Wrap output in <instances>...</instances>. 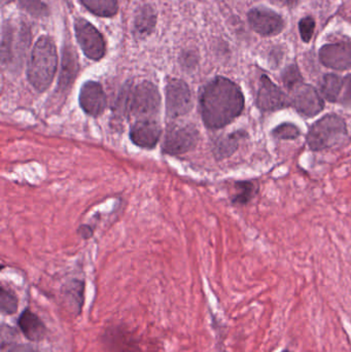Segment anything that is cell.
Masks as SVG:
<instances>
[{
    "instance_id": "cell-28",
    "label": "cell",
    "mask_w": 351,
    "mask_h": 352,
    "mask_svg": "<svg viewBox=\"0 0 351 352\" xmlns=\"http://www.w3.org/2000/svg\"><path fill=\"white\" fill-rule=\"evenodd\" d=\"M20 2L27 12L34 16H41L47 14V6L43 0H20Z\"/></svg>"
},
{
    "instance_id": "cell-24",
    "label": "cell",
    "mask_w": 351,
    "mask_h": 352,
    "mask_svg": "<svg viewBox=\"0 0 351 352\" xmlns=\"http://www.w3.org/2000/svg\"><path fill=\"white\" fill-rule=\"evenodd\" d=\"M18 298L10 289L2 287L0 289V310L2 314L12 316L18 310Z\"/></svg>"
},
{
    "instance_id": "cell-31",
    "label": "cell",
    "mask_w": 351,
    "mask_h": 352,
    "mask_svg": "<svg viewBox=\"0 0 351 352\" xmlns=\"http://www.w3.org/2000/svg\"><path fill=\"white\" fill-rule=\"evenodd\" d=\"M282 352H292V351H282Z\"/></svg>"
},
{
    "instance_id": "cell-20",
    "label": "cell",
    "mask_w": 351,
    "mask_h": 352,
    "mask_svg": "<svg viewBox=\"0 0 351 352\" xmlns=\"http://www.w3.org/2000/svg\"><path fill=\"white\" fill-rule=\"evenodd\" d=\"M96 16H113L117 12V0H80Z\"/></svg>"
},
{
    "instance_id": "cell-10",
    "label": "cell",
    "mask_w": 351,
    "mask_h": 352,
    "mask_svg": "<svg viewBox=\"0 0 351 352\" xmlns=\"http://www.w3.org/2000/svg\"><path fill=\"white\" fill-rule=\"evenodd\" d=\"M249 25L262 36L280 34L284 28V21L280 14L266 8H256L247 14Z\"/></svg>"
},
{
    "instance_id": "cell-23",
    "label": "cell",
    "mask_w": 351,
    "mask_h": 352,
    "mask_svg": "<svg viewBox=\"0 0 351 352\" xmlns=\"http://www.w3.org/2000/svg\"><path fill=\"white\" fill-rule=\"evenodd\" d=\"M82 295H84V285H82V283L74 281L70 287L66 289V298L71 305L72 309L78 314H80L82 302H84Z\"/></svg>"
},
{
    "instance_id": "cell-18",
    "label": "cell",
    "mask_w": 351,
    "mask_h": 352,
    "mask_svg": "<svg viewBox=\"0 0 351 352\" xmlns=\"http://www.w3.org/2000/svg\"><path fill=\"white\" fill-rule=\"evenodd\" d=\"M78 72V60L76 54L69 49L64 50L63 61H62L61 74H60L59 86L66 89L70 86Z\"/></svg>"
},
{
    "instance_id": "cell-7",
    "label": "cell",
    "mask_w": 351,
    "mask_h": 352,
    "mask_svg": "<svg viewBox=\"0 0 351 352\" xmlns=\"http://www.w3.org/2000/svg\"><path fill=\"white\" fill-rule=\"evenodd\" d=\"M74 28L78 45L84 55L95 61L100 60L105 54V43L101 33L84 19L76 20Z\"/></svg>"
},
{
    "instance_id": "cell-5",
    "label": "cell",
    "mask_w": 351,
    "mask_h": 352,
    "mask_svg": "<svg viewBox=\"0 0 351 352\" xmlns=\"http://www.w3.org/2000/svg\"><path fill=\"white\" fill-rule=\"evenodd\" d=\"M198 138L199 133L193 125L177 124L170 126L165 135L163 151L173 156L185 154L195 148Z\"/></svg>"
},
{
    "instance_id": "cell-26",
    "label": "cell",
    "mask_w": 351,
    "mask_h": 352,
    "mask_svg": "<svg viewBox=\"0 0 351 352\" xmlns=\"http://www.w3.org/2000/svg\"><path fill=\"white\" fill-rule=\"evenodd\" d=\"M282 80L288 91L303 82L302 76L296 65H291L290 67L284 70V74H282Z\"/></svg>"
},
{
    "instance_id": "cell-15",
    "label": "cell",
    "mask_w": 351,
    "mask_h": 352,
    "mask_svg": "<svg viewBox=\"0 0 351 352\" xmlns=\"http://www.w3.org/2000/svg\"><path fill=\"white\" fill-rule=\"evenodd\" d=\"M19 328L28 340L41 341L47 335V328L41 322V318L33 314L31 310L26 309L21 314L18 320Z\"/></svg>"
},
{
    "instance_id": "cell-30",
    "label": "cell",
    "mask_w": 351,
    "mask_h": 352,
    "mask_svg": "<svg viewBox=\"0 0 351 352\" xmlns=\"http://www.w3.org/2000/svg\"><path fill=\"white\" fill-rule=\"evenodd\" d=\"M280 1L284 2V3H294V1H296V0H280Z\"/></svg>"
},
{
    "instance_id": "cell-2",
    "label": "cell",
    "mask_w": 351,
    "mask_h": 352,
    "mask_svg": "<svg viewBox=\"0 0 351 352\" xmlns=\"http://www.w3.org/2000/svg\"><path fill=\"white\" fill-rule=\"evenodd\" d=\"M161 96L158 88L150 82H142L137 86L128 82L124 86L117 100V111L124 116H132L140 120H154L160 111Z\"/></svg>"
},
{
    "instance_id": "cell-6",
    "label": "cell",
    "mask_w": 351,
    "mask_h": 352,
    "mask_svg": "<svg viewBox=\"0 0 351 352\" xmlns=\"http://www.w3.org/2000/svg\"><path fill=\"white\" fill-rule=\"evenodd\" d=\"M290 92L292 94L290 96L292 107L302 117H317L325 107V103L321 95L317 92V89L310 85L301 82Z\"/></svg>"
},
{
    "instance_id": "cell-9",
    "label": "cell",
    "mask_w": 351,
    "mask_h": 352,
    "mask_svg": "<svg viewBox=\"0 0 351 352\" xmlns=\"http://www.w3.org/2000/svg\"><path fill=\"white\" fill-rule=\"evenodd\" d=\"M257 105L263 111H276L292 107V103L290 96L276 86L268 76H263L258 90Z\"/></svg>"
},
{
    "instance_id": "cell-21",
    "label": "cell",
    "mask_w": 351,
    "mask_h": 352,
    "mask_svg": "<svg viewBox=\"0 0 351 352\" xmlns=\"http://www.w3.org/2000/svg\"><path fill=\"white\" fill-rule=\"evenodd\" d=\"M236 192L232 198L234 204L245 205L251 202L257 192V188L251 182H239L235 184Z\"/></svg>"
},
{
    "instance_id": "cell-29",
    "label": "cell",
    "mask_w": 351,
    "mask_h": 352,
    "mask_svg": "<svg viewBox=\"0 0 351 352\" xmlns=\"http://www.w3.org/2000/svg\"><path fill=\"white\" fill-rule=\"evenodd\" d=\"M338 102H340V104L346 109H351V74H348L343 78L341 94Z\"/></svg>"
},
{
    "instance_id": "cell-25",
    "label": "cell",
    "mask_w": 351,
    "mask_h": 352,
    "mask_svg": "<svg viewBox=\"0 0 351 352\" xmlns=\"http://www.w3.org/2000/svg\"><path fill=\"white\" fill-rule=\"evenodd\" d=\"M301 130L295 124L282 123L272 130V135L278 140H292L300 136Z\"/></svg>"
},
{
    "instance_id": "cell-22",
    "label": "cell",
    "mask_w": 351,
    "mask_h": 352,
    "mask_svg": "<svg viewBox=\"0 0 351 352\" xmlns=\"http://www.w3.org/2000/svg\"><path fill=\"white\" fill-rule=\"evenodd\" d=\"M109 339L111 340V347L115 352H134L133 341L125 332L115 330L113 334L109 335Z\"/></svg>"
},
{
    "instance_id": "cell-13",
    "label": "cell",
    "mask_w": 351,
    "mask_h": 352,
    "mask_svg": "<svg viewBox=\"0 0 351 352\" xmlns=\"http://www.w3.org/2000/svg\"><path fill=\"white\" fill-rule=\"evenodd\" d=\"M16 41V33L14 29L8 25L6 30H3L2 36V62L3 64H12L18 62V59H22L23 55L26 52L29 43V31H23L18 43Z\"/></svg>"
},
{
    "instance_id": "cell-17",
    "label": "cell",
    "mask_w": 351,
    "mask_h": 352,
    "mask_svg": "<svg viewBox=\"0 0 351 352\" xmlns=\"http://www.w3.org/2000/svg\"><path fill=\"white\" fill-rule=\"evenodd\" d=\"M247 135L243 131H237L218 138L214 144V155L218 160L228 158L231 155L236 152L239 146V142Z\"/></svg>"
},
{
    "instance_id": "cell-1",
    "label": "cell",
    "mask_w": 351,
    "mask_h": 352,
    "mask_svg": "<svg viewBox=\"0 0 351 352\" xmlns=\"http://www.w3.org/2000/svg\"><path fill=\"white\" fill-rule=\"evenodd\" d=\"M245 104L238 85L223 76L208 82L200 97L202 119L210 129L229 125L242 113Z\"/></svg>"
},
{
    "instance_id": "cell-19",
    "label": "cell",
    "mask_w": 351,
    "mask_h": 352,
    "mask_svg": "<svg viewBox=\"0 0 351 352\" xmlns=\"http://www.w3.org/2000/svg\"><path fill=\"white\" fill-rule=\"evenodd\" d=\"M342 82H343V78H340L337 74H326L321 84L324 98L331 103L338 102L341 94Z\"/></svg>"
},
{
    "instance_id": "cell-16",
    "label": "cell",
    "mask_w": 351,
    "mask_h": 352,
    "mask_svg": "<svg viewBox=\"0 0 351 352\" xmlns=\"http://www.w3.org/2000/svg\"><path fill=\"white\" fill-rule=\"evenodd\" d=\"M157 16L150 6H141L134 19V34L138 38L148 36L156 25Z\"/></svg>"
},
{
    "instance_id": "cell-27",
    "label": "cell",
    "mask_w": 351,
    "mask_h": 352,
    "mask_svg": "<svg viewBox=\"0 0 351 352\" xmlns=\"http://www.w3.org/2000/svg\"><path fill=\"white\" fill-rule=\"evenodd\" d=\"M315 21L311 16H305L299 23V30H300L301 38L304 43H309L313 38L315 33Z\"/></svg>"
},
{
    "instance_id": "cell-11",
    "label": "cell",
    "mask_w": 351,
    "mask_h": 352,
    "mask_svg": "<svg viewBox=\"0 0 351 352\" xmlns=\"http://www.w3.org/2000/svg\"><path fill=\"white\" fill-rule=\"evenodd\" d=\"M319 61L326 67L335 70L351 68V43H329L319 50Z\"/></svg>"
},
{
    "instance_id": "cell-14",
    "label": "cell",
    "mask_w": 351,
    "mask_h": 352,
    "mask_svg": "<svg viewBox=\"0 0 351 352\" xmlns=\"http://www.w3.org/2000/svg\"><path fill=\"white\" fill-rule=\"evenodd\" d=\"M161 136V127L155 120L136 122L130 132V138L136 146L144 148H155Z\"/></svg>"
},
{
    "instance_id": "cell-3",
    "label": "cell",
    "mask_w": 351,
    "mask_h": 352,
    "mask_svg": "<svg viewBox=\"0 0 351 352\" xmlns=\"http://www.w3.org/2000/svg\"><path fill=\"white\" fill-rule=\"evenodd\" d=\"M57 50L49 37L41 36L35 43L29 60V82L39 92L47 90L57 70Z\"/></svg>"
},
{
    "instance_id": "cell-4",
    "label": "cell",
    "mask_w": 351,
    "mask_h": 352,
    "mask_svg": "<svg viewBox=\"0 0 351 352\" xmlns=\"http://www.w3.org/2000/svg\"><path fill=\"white\" fill-rule=\"evenodd\" d=\"M348 136V126L343 118L329 113L315 122L308 131L307 144L315 152L329 150L341 144Z\"/></svg>"
},
{
    "instance_id": "cell-8",
    "label": "cell",
    "mask_w": 351,
    "mask_h": 352,
    "mask_svg": "<svg viewBox=\"0 0 351 352\" xmlns=\"http://www.w3.org/2000/svg\"><path fill=\"white\" fill-rule=\"evenodd\" d=\"M193 107L191 91L183 80L173 78L167 82L166 109L170 118L181 117Z\"/></svg>"
},
{
    "instance_id": "cell-12",
    "label": "cell",
    "mask_w": 351,
    "mask_h": 352,
    "mask_svg": "<svg viewBox=\"0 0 351 352\" xmlns=\"http://www.w3.org/2000/svg\"><path fill=\"white\" fill-rule=\"evenodd\" d=\"M80 104L82 111L92 117H98L106 107V96L99 82L89 80L80 89Z\"/></svg>"
}]
</instances>
